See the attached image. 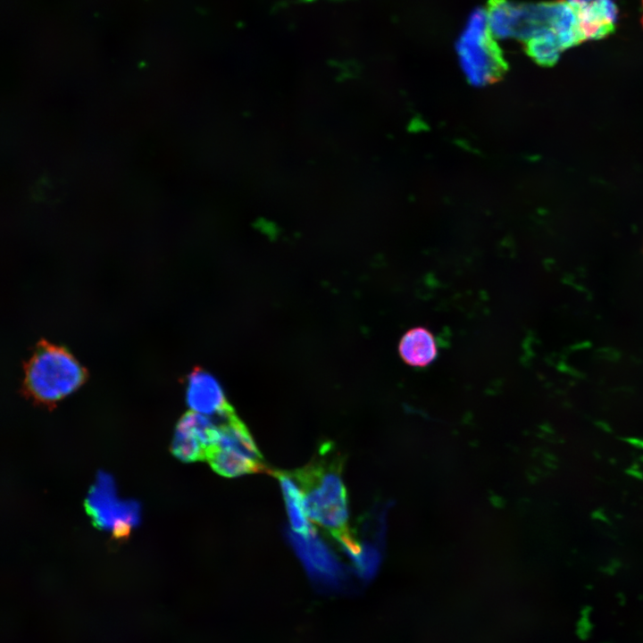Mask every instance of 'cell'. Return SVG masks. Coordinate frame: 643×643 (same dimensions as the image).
Returning <instances> with one entry per match:
<instances>
[{"label":"cell","instance_id":"14","mask_svg":"<svg viewBox=\"0 0 643 643\" xmlns=\"http://www.w3.org/2000/svg\"><path fill=\"white\" fill-rule=\"evenodd\" d=\"M529 55L539 64L552 66L564 48L557 36L549 29H541L526 40Z\"/></svg>","mask_w":643,"mask_h":643},{"label":"cell","instance_id":"15","mask_svg":"<svg viewBox=\"0 0 643 643\" xmlns=\"http://www.w3.org/2000/svg\"><path fill=\"white\" fill-rule=\"evenodd\" d=\"M642 4H643V0H642ZM641 22H642V26H643V14H642V20H641Z\"/></svg>","mask_w":643,"mask_h":643},{"label":"cell","instance_id":"13","mask_svg":"<svg viewBox=\"0 0 643 643\" xmlns=\"http://www.w3.org/2000/svg\"><path fill=\"white\" fill-rule=\"evenodd\" d=\"M273 474L280 483L292 529L304 538L310 536L315 531L308 522L303 493L296 480L291 472L277 471Z\"/></svg>","mask_w":643,"mask_h":643},{"label":"cell","instance_id":"8","mask_svg":"<svg viewBox=\"0 0 643 643\" xmlns=\"http://www.w3.org/2000/svg\"><path fill=\"white\" fill-rule=\"evenodd\" d=\"M291 540L315 581L334 589L344 585L346 575L341 565L316 538L315 532L303 539L292 536Z\"/></svg>","mask_w":643,"mask_h":643},{"label":"cell","instance_id":"6","mask_svg":"<svg viewBox=\"0 0 643 643\" xmlns=\"http://www.w3.org/2000/svg\"><path fill=\"white\" fill-rule=\"evenodd\" d=\"M489 30L495 39L522 38L547 29L543 4L530 6L500 0L486 11Z\"/></svg>","mask_w":643,"mask_h":643},{"label":"cell","instance_id":"2","mask_svg":"<svg viewBox=\"0 0 643 643\" xmlns=\"http://www.w3.org/2000/svg\"><path fill=\"white\" fill-rule=\"evenodd\" d=\"M83 380V369L71 354L58 347L46 346L30 359L25 385L34 399L51 404L75 391Z\"/></svg>","mask_w":643,"mask_h":643},{"label":"cell","instance_id":"9","mask_svg":"<svg viewBox=\"0 0 643 643\" xmlns=\"http://www.w3.org/2000/svg\"><path fill=\"white\" fill-rule=\"evenodd\" d=\"M186 398L193 412L205 415L221 416L233 410L217 380L200 370L188 376Z\"/></svg>","mask_w":643,"mask_h":643},{"label":"cell","instance_id":"3","mask_svg":"<svg viewBox=\"0 0 643 643\" xmlns=\"http://www.w3.org/2000/svg\"><path fill=\"white\" fill-rule=\"evenodd\" d=\"M219 417L220 438L206 459L213 470L228 478L267 472L250 432L234 410Z\"/></svg>","mask_w":643,"mask_h":643},{"label":"cell","instance_id":"4","mask_svg":"<svg viewBox=\"0 0 643 643\" xmlns=\"http://www.w3.org/2000/svg\"><path fill=\"white\" fill-rule=\"evenodd\" d=\"M458 63L465 79L473 86H484L497 78L501 57L491 34L486 12L474 11L457 39Z\"/></svg>","mask_w":643,"mask_h":643},{"label":"cell","instance_id":"7","mask_svg":"<svg viewBox=\"0 0 643 643\" xmlns=\"http://www.w3.org/2000/svg\"><path fill=\"white\" fill-rule=\"evenodd\" d=\"M219 438V424L207 415L188 412L176 425L171 451L183 463L204 461Z\"/></svg>","mask_w":643,"mask_h":643},{"label":"cell","instance_id":"11","mask_svg":"<svg viewBox=\"0 0 643 643\" xmlns=\"http://www.w3.org/2000/svg\"><path fill=\"white\" fill-rule=\"evenodd\" d=\"M544 8L547 27L557 36L564 50L584 41L571 1L547 3Z\"/></svg>","mask_w":643,"mask_h":643},{"label":"cell","instance_id":"10","mask_svg":"<svg viewBox=\"0 0 643 643\" xmlns=\"http://www.w3.org/2000/svg\"><path fill=\"white\" fill-rule=\"evenodd\" d=\"M583 40L600 39L614 31L617 9L611 0H572Z\"/></svg>","mask_w":643,"mask_h":643},{"label":"cell","instance_id":"5","mask_svg":"<svg viewBox=\"0 0 643 643\" xmlns=\"http://www.w3.org/2000/svg\"><path fill=\"white\" fill-rule=\"evenodd\" d=\"M85 509L96 528L111 532L116 539L127 538L141 517L139 503L120 499L113 477L102 471L88 490Z\"/></svg>","mask_w":643,"mask_h":643},{"label":"cell","instance_id":"12","mask_svg":"<svg viewBox=\"0 0 643 643\" xmlns=\"http://www.w3.org/2000/svg\"><path fill=\"white\" fill-rule=\"evenodd\" d=\"M399 353L409 365L423 367L430 364L437 355L433 335L424 328H413L401 338Z\"/></svg>","mask_w":643,"mask_h":643},{"label":"cell","instance_id":"1","mask_svg":"<svg viewBox=\"0 0 643 643\" xmlns=\"http://www.w3.org/2000/svg\"><path fill=\"white\" fill-rule=\"evenodd\" d=\"M303 493L310 520L345 547L355 538L348 522L347 498L341 478V462L331 444H323L305 466L292 472Z\"/></svg>","mask_w":643,"mask_h":643}]
</instances>
